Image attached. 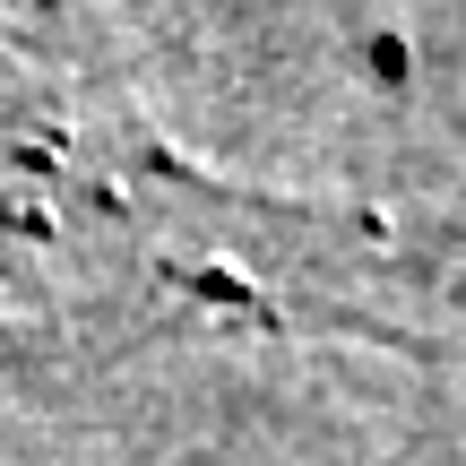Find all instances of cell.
I'll list each match as a JSON object with an SVG mask.
<instances>
[{"label": "cell", "instance_id": "1", "mask_svg": "<svg viewBox=\"0 0 466 466\" xmlns=\"http://www.w3.org/2000/svg\"><path fill=\"white\" fill-rule=\"evenodd\" d=\"M113 319L466 346V217L233 190L104 78L0 26V329Z\"/></svg>", "mask_w": 466, "mask_h": 466}]
</instances>
